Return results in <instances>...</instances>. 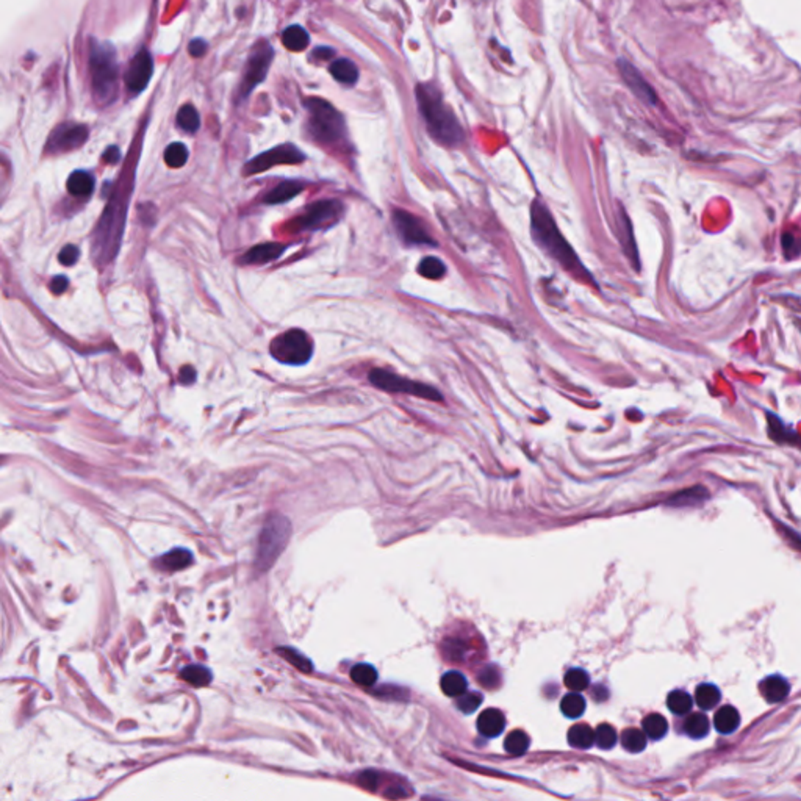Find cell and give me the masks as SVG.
I'll list each match as a JSON object with an SVG mask.
<instances>
[{"label": "cell", "mask_w": 801, "mask_h": 801, "mask_svg": "<svg viewBox=\"0 0 801 801\" xmlns=\"http://www.w3.org/2000/svg\"><path fill=\"white\" fill-rule=\"evenodd\" d=\"M721 700V694L717 686L714 684H701L695 692V701L703 711H711L718 705Z\"/></svg>", "instance_id": "484cf974"}, {"label": "cell", "mask_w": 801, "mask_h": 801, "mask_svg": "<svg viewBox=\"0 0 801 801\" xmlns=\"http://www.w3.org/2000/svg\"><path fill=\"white\" fill-rule=\"evenodd\" d=\"M68 191L76 198H87L94 191V177L87 171H76L68 179Z\"/></svg>", "instance_id": "44dd1931"}, {"label": "cell", "mask_w": 801, "mask_h": 801, "mask_svg": "<svg viewBox=\"0 0 801 801\" xmlns=\"http://www.w3.org/2000/svg\"><path fill=\"white\" fill-rule=\"evenodd\" d=\"M270 351L273 357L279 362L286 365H304L309 362L311 354H313V345L304 330L291 329L271 341Z\"/></svg>", "instance_id": "52a82bcc"}, {"label": "cell", "mask_w": 801, "mask_h": 801, "mask_svg": "<svg viewBox=\"0 0 801 801\" xmlns=\"http://www.w3.org/2000/svg\"><path fill=\"white\" fill-rule=\"evenodd\" d=\"M302 189H304L302 183L284 182V183H280L279 187L274 188L273 191L266 196L265 200L268 204H282V203H286V200L296 198V196L301 193Z\"/></svg>", "instance_id": "d4e9b609"}, {"label": "cell", "mask_w": 801, "mask_h": 801, "mask_svg": "<svg viewBox=\"0 0 801 801\" xmlns=\"http://www.w3.org/2000/svg\"><path fill=\"white\" fill-rule=\"evenodd\" d=\"M179 377H180L182 384L189 385L196 381V371H194L193 366H183V368L180 370Z\"/></svg>", "instance_id": "681fc988"}, {"label": "cell", "mask_w": 801, "mask_h": 801, "mask_svg": "<svg viewBox=\"0 0 801 801\" xmlns=\"http://www.w3.org/2000/svg\"><path fill=\"white\" fill-rule=\"evenodd\" d=\"M277 653H279L282 657H285L286 660H290V662H291L293 665H295L296 669L301 670V671H305V673H309V671H311L310 660H309L307 657H305V656H302L301 653H298L296 650H293V648H279Z\"/></svg>", "instance_id": "7bdbcfd3"}, {"label": "cell", "mask_w": 801, "mask_h": 801, "mask_svg": "<svg viewBox=\"0 0 801 801\" xmlns=\"http://www.w3.org/2000/svg\"><path fill=\"white\" fill-rule=\"evenodd\" d=\"M418 273L426 279L440 280L446 274V266L442 260L436 259V257H426V259L420 261Z\"/></svg>", "instance_id": "74e56055"}, {"label": "cell", "mask_w": 801, "mask_h": 801, "mask_svg": "<svg viewBox=\"0 0 801 801\" xmlns=\"http://www.w3.org/2000/svg\"><path fill=\"white\" fill-rule=\"evenodd\" d=\"M619 69L621 72L623 80H625L629 89H631L640 101H644L645 103H650V105H656L657 96H656V93H654V89L651 88V85L648 83L644 77H641L640 72L635 69L634 66L629 63V61L619 60Z\"/></svg>", "instance_id": "5bb4252c"}, {"label": "cell", "mask_w": 801, "mask_h": 801, "mask_svg": "<svg viewBox=\"0 0 801 801\" xmlns=\"http://www.w3.org/2000/svg\"><path fill=\"white\" fill-rule=\"evenodd\" d=\"M397 235L407 246H436V240L429 235L420 218L406 210L396 209L391 213Z\"/></svg>", "instance_id": "9c48e42d"}, {"label": "cell", "mask_w": 801, "mask_h": 801, "mask_svg": "<svg viewBox=\"0 0 801 801\" xmlns=\"http://www.w3.org/2000/svg\"><path fill=\"white\" fill-rule=\"evenodd\" d=\"M585 700L579 692H571L565 695L560 701V711L568 718H579L585 712Z\"/></svg>", "instance_id": "d6a6232c"}, {"label": "cell", "mask_w": 801, "mask_h": 801, "mask_svg": "<svg viewBox=\"0 0 801 801\" xmlns=\"http://www.w3.org/2000/svg\"><path fill=\"white\" fill-rule=\"evenodd\" d=\"M370 382L374 385L376 388L387 391V393H404L412 395L417 397H423L427 401H443L442 393L437 388L431 387V385L411 381V379L402 377L396 372H390L387 370H372L370 372Z\"/></svg>", "instance_id": "8992f818"}, {"label": "cell", "mask_w": 801, "mask_h": 801, "mask_svg": "<svg viewBox=\"0 0 801 801\" xmlns=\"http://www.w3.org/2000/svg\"><path fill=\"white\" fill-rule=\"evenodd\" d=\"M68 285H69L68 277L55 276L51 282V290H52L53 295H61V293H64L66 290H68Z\"/></svg>", "instance_id": "c3c4849f"}, {"label": "cell", "mask_w": 801, "mask_h": 801, "mask_svg": "<svg viewBox=\"0 0 801 801\" xmlns=\"http://www.w3.org/2000/svg\"><path fill=\"white\" fill-rule=\"evenodd\" d=\"M290 522H286L284 517L279 515L273 517L265 524L260 535L259 553H257L255 560L260 570H268L273 565V562L279 558V554L284 551L290 537Z\"/></svg>", "instance_id": "5b68a950"}, {"label": "cell", "mask_w": 801, "mask_h": 801, "mask_svg": "<svg viewBox=\"0 0 801 801\" xmlns=\"http://www.w3.org/2000/svg\"><path fill=\"white\" fill-rule=\"evenodd\" d=\"M177 124H179L182 130H185L188 133L198 132V128L200 127V118L198 110L193 105H189V103L188 105H183L179 110V114H177Z\"/></svg>", "instance_id": "d590c367"}, {"label": "cell", "mask_w": 801, "mask_h": 801, "mask_svg": "<svg viewBox=\"0 0 801 801\" xmlns=\"http://www.w3.org/2000/svg\"><path fill=\"white\" fill-rule=\"evenodd\" d=\"M305 107L309 110L310 132L316 141L322 144H337L343 141L346 127L343 116L329 102L322 99H307Z\"/></svg>", "instance_id": "277c9868"}, {"label": "cell", "mask_w": 801, "mask_h": 801, "mask_svg": "<svg viewBox=\"0 0 801 801\" xmlns=\"http://www.w3.org/2000/svg\"><path fill=\"white\" fill-rule=\"evenodd\" d=\"M417 101L427 130L437 143L448 146V148L462 143L463 128L458 124L454 113L446 107L442 94L438 93L436 87L418 85Z\"/></svg>", "instance_id": "7a4b0ae2"}, {"label": "cell", "mask_w": 801, "mask_h": 801, "mask_svg": "<svg viewBox=\"0 0 801 801\" xmlns=\"http://www.w3.org/2000/svg\"><path fill=\"white\" fill-rule=\"evenodd\" d=\"M152 72H154V63H152L150 53L143 49L139 51L135 58L132 60L130 66H128L126 74V87L132 94L143 93L150 82Z\"/></svg>", "instance_id": "4fadbf2b"}, {"label": "cell", "mask_w": 801, "mask_h": 801, "mask_svg": "<svg viewBox=\"0 0 801 801\" xmlns=\"http://www.w3.org/2000/svg\"><path fill=\"white\" fill-rule=\"evenodd\" d=\"M286 246L279 243H266L259 244V246L250 248L246 254L241 257V263L244 265H265L273 260H277L280 255L285 252Z\"/></svg>", "instance_id": "9a60e30c"}, {"label": "cell", "mask_w": 801, "mask_h": 801, "mask_svg": "<svg viewBox=\"0 0 801 801\" xmlns=\"http://www.w3.org/2000/svg\"><path fill=\"white\" fill-rule=\"evenodd\" d=\"M531 745L529 741V736L526 734L524 731H512L509 736H507L506 742H504V748L507 753H510L513 756H519V755H524L526 751H528Z\"/></svg>", "instance_id": "8d00e7d4"}, {"label": "cell", "mask_w": 801, "mask_h": 801, "mask_svg": "<svg viewBox=\"0 0 801 801\" xmlns=\"http://www.w3.org/2000/svg\"><path fill=\"white\" fill-rule=\"evenodd\" d=\"M506 727L504 714L498 709H485L478 718V730L484 737H498Z\"/></svg>", "instance_id": "ac0fdd59"}, {"label": "cell", "mask_w": 801, "mask_h": 801, "mask_svg": "<svg viewBox=\"0 0 801 801\" xmlns=\"http://www.w3.org/2000/svg\"><path fill=\"white\" fill-rule=\"evenodd\" d=\"M568 743L574 748H590L595 743V731L589 725L579 723L570 727L568 731Z\"/></svg>", "instance_id": "603a6c76"}, {"label": "cell", "mask_w": 801, "mask_h": 801, "mask_svg": "<svg viewBox=\"0 0 801 801\" xmlns=\"http://www.w3.org/2000/svg\"><path fill=\"white\" fill-rule=\"evenodd\" d=\"M330 74L334 76L335 80H338L340 83H345V85H354L359 80L357 66L354 64L351 60H346V58L334 61V63L330 64Z\"/></svg>", "instance_id": "7402d4cb"}, {"label": "cell", "mask_w": 801, "mask_h": 801, "mask_svg": "<svg viewBox=\"0 0 801 801\" xmlns=\"http://www.w3.org/2000/svg\"><path fill=\"white\" fill-rule=\"evenodd\" d=\"M103 160L110 164H116L121 160V150L116 148V146H110L105 150V154H103Z\"/></svg>", "instance_id": "f907efd6"}, {"label": "cell", "mask_w": 801, "mask_h": 801, "mask_svg": "<svg viewBox=\"0 0 801 801\" xmlns=\"http://www.w3.org/2000/svg\"><path fill=\"white\" fill-rule=\"evenodd\" d=\"M78 255H80V250H78V248L74 246V244H68V246H64L63 249L60 250L58 259H60V263H63L64 266H72L78 260Z\"/></svg>", "instance_id": "bcb514c9"}, {"label": "cell", "mask_w": 801, "mask_h": 801, "mask_svg": "<svg viewBox=\"0 0 801 801\" xmlns=\"http://www.w3.org/2000/svg\"><path fill=\"white\" fill-rule=\"evenodd\" d=\"M88 138V128L78 124H63L58 128H55L53 133L47 141V152L51 154H61V152H69L87 141Z\"/></svg>", "instance_id": "7c38bea8"}, {"label": "cell", "mask_w": 801, "mask_h": 801, "mask_svg": "<svg viewBox=\"0 0 801 801\" xmlns=\"http://www.w3.org/2000/svg\"><path fill=\"white\" fill-rule=\"evenodd\" d=\"M617 742H619V734H617L614 726L603 723L595 730L596 747H599L601 750H610L615 747Z\"/></svg>", "instance_id": "ab89813d"}, {"label": "cell", "mask_w": 801, "mask_h": 801, "mask_svg": "<svg viewBox=\"0 0 801 801\" xmlns=\"http://www.w3.org/2000/svg\"><path fill=\"white\" fill-rule=\"evenodd\" d=\"M89 72L96 99L102 105H107L114 99L116 91H118L116 88V85H118L116 53L114 49L107 42H91Z\"/></svg>", "instance_id": "3957f363"}, {"label": "cell", "mask_w": 801, "mask_h": 801, "mask_svg": "<svg viewBox=\"0 0 801 801\" xmlns=\"http://www.w3.org/2000/svg\"><path fill=\"white\" fill-rule=\"evenodd\" d=\"M282 42L286 49L293 52H301L307 49L310 42V36L305 32V28L301 26H291L284 32Z\"/></svg>", "instance_id": "cb8c5ba5"}, {"label": "cell", "mask_w": 801, "mask_h": 801, "mask_svg": "<svg viewBox=\"0 0 801 801\" xmlns=\"http://www.w3.org/2000/svg\"><path fill=\"white\" fill-rule=\"evenodd\" d=\"M351 678L354 682L359 684V686L370 687L377 681V671L374 666L370 664H357L352 666Z\"/></svg>", "instance_id": "f35d334b"}, {"label": "cell", "mask_w": 801, "mask_h": 801, "mask_svg": "<svg viewBox=\"0 0 801 801\" xmlns=\"http://www.w3.org/2000/svg\"><path fill=\"white\" fill-rule=\"evenodd\" d=\"M343 215V205L338 200H320L311 204L304 215L296 219L299 230H318L327 229Z\"/></svg>", "instance_id": "ba28073f"}, {"label": "cell", "mask_w": 801, "mask_h": 801, "mask_svg": "<svg viewBox=\"0 0 801 801\" xmlns=\"http://www.w3.org/2000/svg\"><path fill=\"white\" fill-rule=\"evenodd\" d=\"M499 681H501V675H499V670L497 669V666H487V669L481 671L479 682L484 687L494 689L499 684Z\"/></svg>", "instance_id": "f6af8a7d"}, {"label": "cell", "mask_w": 801, "mask_h": 801, "mask_svg": "<svg viewBox=\"0 0 801 801\" xmlns=\"http://www.w3.org/2000/svg\"><path fill=\"white\" fill-rule=\"evenodd\" d=\"M565 686L571 690V692H583L590 684L589 673L583 669H571L567 671L565 675Z\"/></svg>", "instance_id": "b9f144b4"}, {"label": "cell", "mask_w": 801, "mask_h": 801, "mask_svg": "<svg viewBox=\"0 0 801 801\" xmlns=\"http://www.w3.org/2000/svg\"><path fill=\"white\" fill-rule=\"evenodd\" d=\"M741 725V715L734 706L720 707L714 717V726L720 734H732Z\"/></svg>", "instance_id": "d6986e66"}, {"label": "cell", "mask_w": 801, "mask_h": 801, "mask_svg": "<svg viewBox=\"0 0 801 801\" xmlns=\"http://www.w3.org/2000/svg\"><path fill=\"white\" fill-rule=\"evenodd\" d=\"M482 703V696L478 692H465L457 696V707L465 714L478 711Z\"/></svg>", "instance_id": "ee69618b"}, {"label": "cell", "mask_w": 801, "mask_h": 801, "mask_svg": "<svg viewBox=\"0 0 801 801\" xmlns=\"http://www.w3.org/2000/svg\"><path fill=\"white\" fill-rule=\"evenodd\" d=\"M313 55H315L316 58H320V60H327V58L332 57L334 51H332V49H329V47H318L316 51L313 52Z\"/></svg>", "instance_id": "816d5d0a"}, {"label": "cell", "mask_w": 801, "mask_h": 801, "mask_svg": "<svg viewBox=\"0 0 801 801\" xmlns=\"http://www.w3.org/2000/svg\"><path fill=\"white\" fill-rule=\"evenodd\" d=\"M531 230L535 243L549 257H553L567 273H570L579 282L596 286L595 277L580 263L576 252L570 246V243L565 240L559 227L555 225L554 218L549 213L548 207L540 203V200H534L531 204Z\"/></svg>", "instance_id": "6da1fadb"}, {"label": "cell", "mask_w": 801, "mask_h": 801, "mask_svg": "<svg viewBox=\"0 0 801 801\" xmlns=\"http://www.w3.org/2000/svg\"><path fill=\"white\" fill-rule=\"evenodd\" d=\"M180 678L196 687L209 686L212 682L210 670L204 665H188L180 671Z\"/></svg>", "instance_id": "83f0119b"}, {"label": "cell", "mask_w": 801, "mask_h": 801, "mask_svg": "<svg viewBox=\"0 0 801 801\" xmlns=\"http://www.w3.org/2000/svg\"><path fill=\"white\" fill-rule=\"evenodd\" d=\"M188 160V149L185 144L173 143L164 150V162L171 168H182Z\"/></svg>", "instance_id": "60d3db41"}, {"label": "cell", "mask_w": 801, "mask_h": 801, "mask_svg": "<svg viewBox=\"0 0 801 801\" xmlns=\"http://www.w3.org/2000/svg\"><path fill=\"white\" fill-rule=\"evenodd\" d=\"M440 686H442L445 695L458 696L467 692L468 682L465 680V676L462 673H458V671H448V673L442 678V681H440Z\"/></svg>", "instance_id": "f546056e"}, {"label": "cell", "mask_w": 801, "mask_h": 801, "mask_svg": "<svg viewBox=\"0 0 801 801\" xmlns=\"http://www.w3.org/2000/svg\"><path fill=\"white\" fill-rule=\"evenodd\" d=\"M207 47H209V46H207V42H205L204 40L196 38V40H193L191 42H189L188 51H189V53L193 55V57L198 58V57H203V55L207 52Z\"/></svg>", "instance_id": "7dc6e473"}, {"label": "cell", "mask_w": 801, "mask_h": 801, "mask_svg": "<svg viewBox=\"0 0 801 801\" xmlns=\"http://www.w3.org/2000/svg\"><path fill=\"white\" fill-rule=\"evenodd\" d=\"M768 421V436L776 443H789L793 446H800L801 448V437L797 432L792 431L787 424L782 423V420L776 413L766 412Z\"/></svg>", "instance_id": "2e32d148"}, {"label": "cell", "mask_w": 801, "mask_h": 801, "mask_svg": "<svg viewBox=\"0 0 801 801\" xmlns=\"http://www.w3.org/2000/svg\"><path fill=\"white\" fill-rule=\"evenodd\" d=\"M789 692H791L789 682L784 678H781L778 675L768 676L761 682V695L770 703V705H776V703L784 701Z\"/></svg>", "instance_id": "e0dca14e"}, {"label": "cell", "mask_w": 801, "mask_h": 801, "mask_svg": "<svg viewBox=\"0 0 801 801\" xmlns=\"http://www.w3.org/2000/svg\"><path fill=\"white\" fill-rule=\"evenodd\" d=\"M273 49L270 44H263L261 47L255 49L252 52V55L249 57L248 61V66H246V71H244V77H243V82L240 85V91H241V96L246 97L249 93H252V89L259 85L260 82L265 80L266 77V72L270 69V64L273 61Z\"/></svg>", "instance_id": "8fae6325"}, {"label": "cell", "mask_w": 801, "mask_h": 801, "mask_svg": "<svg viewBox=\"0 0 801 801\" xmlns=\"http://www.w3.org/2000/svg\"><path fill=\"white\" fill-rule=\"evenodd\" d=\"M781 246L786 259L789 260L797 259L801 254V230H798L797 227L784 230V234L781 236Z\"/></svg>", "instance_id": "1f68e13d"}, {"label": "cell", "mask_w": 801, "mask_h": 801, "mask_svg": "<svg viewBox=\"0 0 801 801\" xmlns=\"http://www.w3.org/2000/svg\"><path fill=\"white\" fill-rule=\"evenodd\" d=\"M666 706L676 715H686L692 711L694 700L687 692L684 690H673L666 698Z\"/></svg>", "instance_id": "e575fe53"}, {"label": "cell", "mask_w": 801, "mask_h": 801, "mask_svg": "<svg viewBox=\"0 0 801 801\" xmlns=\"http://www.w3.org/2000/svg\"><path fill=\"white\" fill-rule=\"evenodd\" d=\"M709 730H711V725H709V718L706 717L705 714H692L689 715V718L686 720V723H684V731H686L687 736H690L692 739H703L706 737L709 734Z\"/></svg>", "instance_id": "836d02e7"}, {"label": "cell", "mask_w": 801, "mask_h": 801, "mask_svg": "<svg viewBox=\"0 0 801 801\" xmlns=\"http://www.w3.org/2000/svg\"><path fill=\"white\" fill-rule=\"evenodd\" d=\"M620 224H621V225H620V232H621L623 235H625V238H621L623 249H625V252H626V255L629 257V260H631V263H634V266L639 270V268H640V265H639V252H637V248H635V243H634L631 223H629V219H628V216L625 215V213H623V218H621Z\"/></svg>", "instance_id": "4dcf8cb0"}, {"label": "cell", "mask_w": 801, "mask_h": 801, "mask_svg": "<svg viewBox=\"0 0 801 801\" xmlns=\"http://www.w3.org/2000/svg\"><path fill=\"white\" fill-rule=\"evenodd\" d=\"M641 726H644L648 739H653V741H660L669 732V721L660 714H650L641 721Z\"/></svg>", "instance_id": "4316f807"}, {"label": "cell", "mask_w": 801, "mask_h": 801, "mask_svg": "<svg viewBox=\"0 0 801 801\" xmlns=\"http://www.w3.org/2000/svg\"><path fill=\"white\" fill-rule=\"evenodd\" d=\"M157 564L166 571H179L193 564V554L189 553L188 549L177 548L173 549V551H169L168 554L162 555V558L157 560Z\"/></svg>", "instance_id": "ffe728a7"}, {"label": "cell", "mask_w": 801, "mask_h": 801, "mask_svg": "<svg viewBox=\"0 0 801 801\" xmlns=\"http://www.w3.org/2000/svg\"><path fill=\"white\" fill-rule=\"evenodd\" d=\"M304 154L298 148H295L293 144H282L265 152V154H260L259 157H255L254 160H250L246 164V168H244V173L257 174L263 173V171H268L270 168L276 166V164H296L301 163Z\"/></svg>", "instance_id": "30bf717a"}, {"label": "cell", "mask_w": 801, "mask_h": 801, "mask_svg": "<svg viewBox=\"0 0 801 801\" xmlns=\"http://www.w3.org/2000/svg\"><path fill=\"white\" fill-rule=\"evenodd\" d=\"M646 739L648 736L645 731H640L637 727H629V730L621 732L620 741L623 748L629 751V753H640V751L646 748Z\"/></svg>", "instance_id": "f1b7e54d"}]
</instances>
